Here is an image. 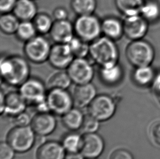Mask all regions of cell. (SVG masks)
Wrapping results in <instances>:
<instances>
[{
  "label": "cell",
  "instance_id": "cell-15",
  "mask_svg": "<svg viewBox=\"0 0 160 159\" xmlns=\"http://www.w3.org/2000/svg\"><path fill=\"white\" fill-rule=\"evenodd\" d=\"M49 35L54 43L68 44L75 36L73 24L68 19L54 21Z\"/></svg>",
  "mask_w": 160,
  "mask_h": 159
},
{
  "label": "cell",
  "instance_id": "cell-35",
  "mask_svg": "<svg viewBox=\"0 0 160 159\" xmlns=\"http://www.w3.org/2000/svg\"><path fill=\"white\" fill-rule=\"evenodd\" d=\"M13 117V122L18 127L28 126L32 121L30 115L25 112H22Z\"/></svg>",
  "mask_w": 160,
  "mask_h": 159
},
{
  "label": "cell",
  "instance_id": "cell-26",
  "mask_svg": "<svg viewBox=\"0 0 160 159\" xmlns=\"http://www.w3.org/2000/svg\"><path fill=\"white\" fill-rule=\"evenodd\" d=\"M72 81L66 70H56L48 78L47 85L50 89L58 88L67 89Z\"/></svg>",
  "mask_w": 160,
  "mask_h": 159
},
{
  "label": "cell",
  "instance_id": "cell-27",
  "mask_svg": "<svg viewBox=\"0 0 160 159\" xmlns=\"http://www.w3.org/2000/svg\"><path fill=\"white\" fill-rule=\"evenodd\" d=\"M70 6L76 15H90L95 13L97 7V0H71Z\"/></svg>",
  "mask_w": 160,
  "mask_h": 159
},
{
  "label": "cell",
  "instance_id": "cell-4",
  "mask_svg": "<svg viewBox=\"0 0 160 159\" xmlns=\"http://www.w3.org/2000/svg\"><path fill=\"white\" fill-rule=\"evenodd\" d=\"M125 56L134 68L152 65L155 58L154 46L144 39L131 41L126 48Z\"/></svg>",
  "mask_w": 160,
  "mask_h": 159
},
{
  "label": "cell",
  "instance_id": "cell-32",
  "mask_svg": "<svg viewBox=\"0 0 160 159\" xmlns=\"http://www.w3.org/2000/svg\"><path fill=\"white\" fill-rule=\"evenodd\" d=\"M75 58H87L89 56L90 43L82 41L77 36L68 43Z\"/></svg>",
  "mask_w": 160,
  "mask_h": 159
},
{
  "label": "cell",
  "instance_id": "cell-19",
  "mask_svg": "<svg viewBox=\"0 0 160 159\" xmlns=\"http://www.w3.org/2000/svg\"><path fill=\"white\" fill-rule=\"evenodd\" d=\"M96 96V88L91 82L76 85L72 95L74 104L80 108L89 105Z\"/></svg>",
  "mask_w": 160,
  "mask_h": 159
},
{
  "label": "cell",
  "instance_id": "cell-8",
  "mask_svg": "<svg viewBox=\"0 0 160 159\" xmlns=\"http://www.w3.org/2000/svg\"><path fill=\"white\" fill-rule=\"evenodd\" d=\"M66 71L76 85L90 83L95 76L93 64L87 58H74Z\"/></svg>",
  "mask_w": 160,
  "mask_h": 159
},
{
  "label": "cell",
  "instance_id": "cell-17",
  "mask_svg": "<svg viewBox=\"0 0 160 159\" xmlns=\"http://www.w3.org/2000/svg\"><path fill=\"white\" fill-rule=\"evenodd\" d=\"M102 36L113 41H118L124 36L123 20L114 16H109L101 20Z\"/></svg>",
  "mask_w": 160,
  "mask_h": 159
},
{
  "label": "cell",
  "instance_id": "cell-34",
  "mask_svg": "<svg viewBox=\"0 0 160 159\" xmlns=\"http://www.w3.org/2000/svg\"><path fill=\"white\" fill-rule=\"evenodd\" d=\"M15 152L7 142H2L0 144V159H13Z\"/></svg>",
  "mask_w": 160,
  "mask_h": 159
},
{
  "label": "cell",
  "instance_id": "cell-7",
  "mask_svg": "<svg viewBox=\"0 0 160 159\" xmlns=\"http://www.w3.org/2000/svg\"><path fill=\"white\" fill-rule=\"evenodd\" d=\"M36 133L32 128L16 126L9 132L7 142L15 152L25 153L29 151L36 142Z\"/></svg>",
  "mask_w": 160,
  "mask_h": 159
},
{
  "label": "cell",
  "instance_id": "cell-2",
  "mask_svg": "<svg viewBox=\"0 0 160 159\" xmlns=\"http://www.w3.org/2000/svg\"><path fill=\"white\" fill-rule=\"evenodd\" d=\"M89 57L99 67L119 62L120 52L115 41L101 36L90 43Z\"/></svg>",
  "mask_w": 160,
  "mask_h": 159
},
{
  "label": "cell",
  "instance_id": "cell-25",
  "mask_svg": "<svg viewBox=\"0 0 160 159\" xmlns=\"http://www.w3.org/2000/svg\"><path fill=\"white\" fill-rule=\"evenodd\" d=\"M140 15L149 24L158 22L160 19V3L155 0H145Z\"/></svg>",
  "mask_w": 160,
  "mask_h": 159
},
{
  "label": "cell",
  "instance_id": "cell-18",
  "mask_svg": "<svg viewBox=\"0 0 160 159\" xmlns=\"http://www.w3.org/2000/svg\"><path fill=\"white\" fill-rule=\"evenodd\" d=\"M27 105L19 92H11L5 95L4 106L1 113L14 117L24 112Z\"/></svg>",
  "mask_w": 160,
  "mask_h": 159
},
{
  "label": "cell",
  "instance_id": "cell-22",
  "mask_svg": "<svg viewBox=\"0 0 160 159\" xmlns=\"http://www.w3.org/2000/svg\"><path fill=\"white\" fill-rule=\"evenodd\" d=\"M156 73L152 65L134 68L132 71V80L137 86L141 87L152 86Z\"/></svg>",
  "mask_w": 160,
  "mask_h": 159
},
{
  "label": "cell",
  "instance_id": "cell-42",
  "mask_svg": "<svg viewBox=\"0 0 160 159\" xmlns=\"http://www.w3.org/2000/svg\"><path fill=\"white\" fill-rule=\"evenodd\" d=\"M96 159V158H95V159Z\"/></svg>",
  "mask_w": 160,
  "mask_h": 159
},
{
  "label": "cell",
  "instance_id": "cell-9",
  "mask_svg": "<svg viewBox=\"0 0 160 159\" xmlns=\"http://www.w3.org/2000/svg\"><path fill=\"white\" fill-rule=\"evenodd\" d=\"M46 101L49 111L58 116H63L72 108L73 99L67 89H50L47 94Z\"/></svg>",
  "mask_w": 160,
  "mask_h": 159
},
{
  "label": "cell",
  "instance_id": "cell-41",
  "mask_svg": "<svg viewBox=\"0 0 160 159\" xmlns=\"http://www.w3.org/2000/svg\"><path fill=\"white\" fill-rule=\"evenodd\" d=\"M84 157L80 152L77 153H67L65 159H83Z\"/></svg>",
  "mask_w": 160,
  "mask_h": 159
},
{
  "label": "cell",
  "instance_id": "cell-37",
  "mask_svg": "<svg viewBox=\"0 0 160 159\" xmlns=\"http://www.w3.org/2000/svg\"><path fill=\"white\" fill-rule=\"evenodd\" d=\"M18 0H0V12L1 14L12 13Z\"/></svg>",
  "mask_w": 160,
  "mask_h": 159
},
{
  "label": "cell",
  "instance_id": "cell-29",
  "mask_svg": "<svg viewBox=\"0 0 160 159\" xmlns=\"http://www.w3.org/2000/svg\"><path fill=\"white\" fill-rule=\"evenodd\" d=\"M20 22V21L12 12L1 14L0 29L5 35H15Z\"/></svg>",
  "mask_w": 160,
  "mask_h": 159
},
{
  "label": "cell",
  "instance_id": "cell-23",
  "mask_svg": "<svg viewBox=\"0 0 160 159\" xmlns=\"http://www.w3.org/2000/svg\"><path fill=\"white\" fill-rule=\"evenodd\" d=\"M145 0H114L117 10L125 17L140 14Z\"/></svg>",
  "mask_w": 160,
  "mask_h": 159
},
{
  "label": "cell",
  "instance_id": "cell-31",
  "mask_svg": "<svg viewBox=\"0 0 160 159\" xmlns=\"http://www.w3.org/2000/svg\"><path fill=\"white\" fill-rule=\"evenodd\" d=\"M38 35L32 21H22L20 22L15 35L18 40L26 43Z\"/></svg>",
  "mask_w": 160,
  "mask_h": 159
},
{
  "label": "cell",
  "instance_id": "cell-38",
  "mask_svg": "<svg viewBox=\"0 0 160 159\" xmlns=\"http://www.w3.org/2000/svg\"><path fill=\"white\" fill-rule=\"evenodd\" d=\"M109 159H133V157L128 150L118 149L112 153Z\"/></svg>",
  "mask_w": 160,
  "mask_h": 159
},
{
  "label": "cell",
  "instance_id": "cell-3",
  "mask_svg": "<svg viewBox=\"0 0 160 159\" xmlns=\"http://www.w3.org/2000/svg\"><path fill=\"white\" fill-rule=\"evenodd\" d=\"M19 92L27 104L33 106L38 112L49 111L46 85L41 80L30 77L20 86Z\"/></svg>",
  "mask_w": 160,
  "mask_h": 159
},
{
  "label": "cell",
  "instance_id": "cell-12",
  "mask_svg": "<svg viewBox=\"0 0 160 159\" xmlns=\"http://www.w3.org/2000/svg\"><path fill=\"white\" fill-rule=\"evenodd\" d=\"M75 57L68 44H57L52 45L48 61L56 70H66Z\"/></svg>",
  "mask_w": 160,
  "mask_h": 159
},
{
  "label": "cell",
  "instance_id": "cell-11",
  "mask_svg": "<svg viewBox=\"0 0 160 159\" xmlns=\"http://www.w3.org/2000/svg\"><path fill=\"white\" fill-rule=\"evenodd\" d=\"M123 23L124 36L131 41L144 39L149 28V23L140 14L125 17Z\"/></svg>",
  "mask_w": 160,
  "mask_h": 159
},
{
  "label": "cell",
  "instance_id": "cell-30",
  "mask_svg": "<svg viewBox=\"0 0 160 159\" xmlns=\"http://www.w3.org/2000/svg\"><path fill=\"white\" fill-rule=\"evenodd\" d=\"M82 142V136L72 131L63 137L61 144L67 153L80 152Z\"/></svg>",
  "mask_w": 160,
  "mask_h": 159
},
{
  "label": "cell",
  "instance_id": "cell-10",
  "mask_svg": "<svg viewBox=\"0 0 160 159\" xmlns=\"http://www.w3.org/2000/svg\"><path fill=\"white\" fill-rule=\"evenodd\" d=\"M116 103L114 98L107 94L97 95L90 104L89 114L100 122L112 118L116 111Z\"/></svg>",
  "mask_w": 160,
  "mask_h": 159
},
{
  "label": "cell",
  "instance_id": "cell-39",
  "mask_svg": "<svg viewBox=\"0 0 160 159\" xmlns=\"http://www.w3.org/2000/svg\"><path fill=\"white\" fill-rule=\"evenodd\" d=\"M150 135L156 144L160 145V121L154 123L150 128Z\"/></svg>",
  "mask_w": 160,
  "mask_h": 159
},
{
  "label": "cell",
  "instance_id": "cell-33",
  "mask_svg": "<svg viewBox=\"0 0 160 159\" xmlns=\"http://www.w3.org/2000/svg\"><path fill=\"white\" fill-rule=\"evenodd\" d=\"M100 121L90 114L85 115L81 129L85 133L96 132L100 127Z\"/></svg>",
  "mask_w": 160,
  "mask_h": 159
},
{
  "label": "cell",
  "instance_id": "cell-24",
  "mask_svg": "<svg viewBox=\"0 0 160 159\" xmlns=\"http://www.w3.org/2000/svg\"><path fill=\"white\" fill-rule=\"evenodd\" d=\"M84 116L80 109L72 108L63 115V124L66 128L71 131L78 130L82 128Z\"/></svg>",
  "mask_w": 160,
  "mask_h": 159
},
{
  "label": "cell",
  "instance_id": "cell-28",
  "mask_svg": "<svg viewBox=\"0 0 160 159\" xmlns=\"http://www.w3.org/2000/svg\"><path fill=\"white\" fill-rule=\"evenodd\" d=\"M32 22L38 35L49 34L54 24L53 17L48 14L44 12L37 13L32 20Z\"/></svg>",
  "mask_w": 160,
  "mask_h": 159
},
{
  "label": "cell",
  "instance_id": "cell-20",
  "mask_svg": "<svg viewBox=\"0 0 160 159\" xmlns=\"http://www.w3.org/2000/svg\"><path fill=\"white\" fill-rule=\"evenodd\" d=\"M66 155L62 144L56 141L45 142L37 150V159H65Z\"/></svg>",
  "mask_w": 160,
  "mask_h": 159
},
{
  "label": "cell",
  "instance_id": "cell-21",
  "mask_svg": "<svg viewBox=\"0 0 160 159\" xmlns=\"http://www.w3.org/2000/svg\"><path fill=\"white\" fill-rule=\"evenodd\" d=\"M12 13L22 22L32 21L38 12L35 0H18Z\"/></svg>",
  "mask_w": 160,
  "mask_h": 159
},
{
  "label": "cell",
  "instance_id": "cell-36",
  "mask_svg": "<svg viewBox=\"0 0 160 159\" xmlns=\"http://www.w3.org/2000/svg\"><path fill=\"white\" fill-rule=\"evenodd\" d=\"M68 12L63 7H58L52 12V17L54 21H60L68 19Z\"/></svg>",
  "mask_w": 160,
  "mask_h": 159
},
{
  "label": "cell",
  "instance_id": "cell-40",
  "mask_svg": "<svg viewBox=\"0 0 160 159\" xmlns=\"http://www.w3.org/2000/svg\"><path fill=\"white\" fill-rule=\"evenodd\" d=\"M152 87L154 94L160 102V71L156 73Z\"/></svg>",
  "mask_w": 160,
  "mask_h": 159
},
{
  "label": "cell",
  "instance_id": "cell-1",
  "mask_svg": "<svg viewBox=\"0 0 160 159\" xmlns=\"http://www.w3.org/2000/svg\"><path fill=\"white\" fill-rule=\"evenodd\" d=\"M0 67L1 79L9 86L19 87L30 77V65L25 57L17 55L2 56Z\"/></svg>",
  "mask_w": 160,
  "mask_h": 159
},
{
  "label": "cell",
  "instance_id": "cell-5",
  "mask_svg": "<svg viewBox=\"0 0 160 159\" xmlns=\"http://www.w3.org/2000/svg\"><path fill=\"white\" fill-rule=\"evenodd\" d=\"M75 36L91 43L102 36L101 20L93 14L78 16L73 23Z\"/></svg>",
  "mask_w": 160,
  "mask_h": 159
},
{
  "label": "cell",
  "instance_id": "cell-14",
  "mask_svg": "<svg viewBox=\"0 0 160 159\" xmlns=\"http://www.w3.org/2000/svg\"><path fill=\"white\" fill-rule=\"evenodd\" d=\"M56 118L49 112H38L32 119L31 128L38 136H45L54 131L56 127Z\"/></svg>",
  "mask_w": 160,
  "mask_h": 159
},
{
  "label": "cell",
  "instance_id": "cell-16",
  "mask_svg": "<svg viewBox=\"0 0 160 159\" xmlns=\"http://www.w3.org/2000/svg\"><path fill=\"white\" fill-rule=\"evenodd\" d=\"M98 77L102 83L108 86H114L120 82L123 78L124 71L119 62L103 67H100Z\"/></svg>",
  "mask_w": 160,
  "mask_h": 159
},
{
  "label": "cell",
  "instance_id": "cell-43",
  "mask_svg": "<svg viewBox=\"0 0 160 159\" xmlns=\"http://www.w3.org/2000/svg\"></svg>",
  "mask_w": 160,
  "mask_h": 159
},
{
  "label": "cell",
  "instance_id": "cell-6",
  "mask_svg": "<svg viewBox=\"0 0 160 159\" xmlns=\"http://www.w3.org/2000/svg\"><path fill=\"white\" fill-rule=\"evenodd\" d=\"M52 45L44 35H37L25 43L24 54L26 59L34 64H42L48 61Z\"/></svg>",
  "mask_w": 160,
  "mask_h": 159
},
{
  "label": "cell",
  "instance_id": "cell-13",
  "mask_svg": "<svg viewBox=\"0 0 160 159\" xmlns=\"http://www.w3.org/2000/svg\"><path fill=\"white\" fill-rule=\"evenodd\" d=\"M104 148V140L96 132L85 133L80 153L87 159H95L98 157Z\"/></svg>",
  "mask_w": 160,
  "mask_h": 159
}]
</instances>
